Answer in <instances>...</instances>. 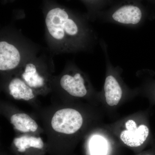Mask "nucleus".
Returning a JSON list of instances; mask_svg holds the SVG:
<instances>
[{
    "mask_svg": "<svg viewBox=\"0 0 155 155\" xmlns=\"http://www.w3.org/2000/svg\"><path fill=\"white\" fill-rule=\"evenodd\" d=\"M45 24L51 36L58 41L76 37L80 33L78 24L64 10L55 8L50 10L47 15Z\"/></svg>",
    "mask_w": 155,
    "mask_h": 155,
    "instance_id": "obj_1",
    "label": "nucleus"
},
{
    "mask_svg": "<svg viewBox=\"0 0 155 155\" xmlns=\"http://www.w3.org/2000/svg\"><path fill=\"white\" fill-rule=\"evenodd\" d=\"M140 0H124L112 8L108 14L113 21L125 25H137L145 15Z\"/></svg>",
    "mask_w": 155,
    "mask_h": 155,
    "instance_id": "obj_2",
    "label": "nucleus"
},
{
    "mask_svg": "<svg viewBox=\"0 0 155 155\" xmlns=\"http://www.w3.org/2000/svg\"><path fill=\"white\" fill-rule=\"evenodd\" d=\"M83 123L82 116L72 109H64L57 111L53 116L51 126L59 133L72 134L77 132Z\"/></svg>",
    "mask_w": 155,
    "mask_h": 155,
    "instance_id": "obj_3",
    "label": "nucleus"
},
{
    "mask_svg": "<svg viewBox=\"0 0 155 155\" xmlns=\"http://www.w3.org/2000/svg\"><path fill=\"white\" fill-rule=\"evenodd\" d=\"M126 130H123L120 135L122 141L130 147L140 146L146 140L149 134L148 127L142 125L137 127L132 120H128L125 123Z\"/></svg>",
    "mask_w": 155,
    "mask_h": 155,
    "instance_id": "obj_4",
    "label": "nucleus"
},
{
    "mask_svg": "<svg viewBox=\"0 0 155 155\" xmlns=\"http://www.w3.org/2000/svg\"><path fill=\"white\" fill-rule=\"evenodd\" d=\"M21 61L19 50L7 41L0 42V70L5 71L15 69Z\"/></svg>",
    "mask_w": 155,
    "mask_h": 155,
    "instance_id": "obj_5",
    "label": "nucleus"
},
{
    "mask_svg": "<svg viewBox=\"0 0 155 155\" xmlns=\"http://www.w3.org/2000/svg\"><path fill=\"white\" fill-rule=\"evenodd\" d=\"M83 77L79 73L74 75H65L62 76L60 81L62 88L73 96L84 97L87 91Z\"/></svg>",
    "mask_w": 155,
    "mask_h": 155,
    "instance_id": "obj_6",
    "label": "nucleus"
},
{
    "mask_svg": "<svg viewBox=\"0 0 155 155\" xmlns=\"http://www.w3.org/2000/svg\"><path fill=\"white\" fill-rule=\"evenodd\" d=\"M105 95L107 104L110 106L117 105L122 96V89L116 78L109 75L105 81Z\"/></svg>",
    "mask_w": 155,
    "mask_h": 155,
    "instance_id": "obj_7",
    "label": "nucleus"
},
{
    "mask_svg": "<svg viewBox=\"0 0 155 155\" xmlns=\"http://www.w3.org/2000/svg\"><path fill=\"white\" fill-rule=\"evenodd\" d=\"M10 94L16 100L28 101L34 98L31 87L19 78L12 79L9 84Z\"/></svg>",
    "mask_w": 155,
    "mask_h": 155,
    "instance_id": "obj_8",
    "label": "nucleus"
},
{
    "mask_svg": "<svg viewBox=\"0 0 155 155\" xmlns=\"http://www.w3.org/2000/svg\"><path fill=\"white\" fill-rule=\"evenodd\" d=\"M11 120L15 128L21 132H35L38 128L35 121L25 114H14L11 116Z\"/></svg>",
    "mask_w": 155,
    "mask_h": 155,
    "instance_id": "obj_9",
    "label": "nucleus"
},
{
    "mask_svg": "<svg viewBox=\"0 0 155 155\" xmlns=\"http://www.w3.org/2000/svg\"><path fill=\"white\" fill-rule=\"evenodd\" d=\"M22 77L31 87L39 88L44 85V78L38 74L35 65L31 63L26 64Z\"/></svg>",
    "mask_w": 155,
    "mask_h": 155,
    "instance_id": "obj_10",
    "label": "nucleus"
},
{
    "mask_svg": "<svg viewBox=\"0 0 155 155\" xmlns=\"http://www.w3.org/2000/svg\"><path fill=\"white\" fill-rule=\"evenodd\" d=\"M15 145L18 149L20 152H23L26 149L31 147L38 149H41L43 147L44 143L40 137H28L24 136L14 140Z\"/></svg>",
    "mask_w": 155,
    "mask_h": 155,
    "instance_id": "obj_11",
    "label": "nucleus"
},
{
    "mask_svg": "<svg viewBox=\"0 0 155 155\" xmlns=\"http://www.w3.org/2000/svg\"><path fill=\"white\" fill-rule=\"evenodd\" d=\"M89 148L92 155H106L107 144L104 138L100 136H94L91 140Z\"/></svg>",
    "mask_w": 155,
    "mask_h": 155,
    "instance_id": "obj_12",
    "label": "nucleus"
},
{
    "mask_svg": "<svg viewBox=\"0 0 155 155\" xmlns=\"http://www.w3.org/2000/svg\"><path fill=\"white\" fill-rule=\"evenodd\" d=\"M101 2L102 1L103 3H105L106 4L107 3L109 2V1H110V0H101Z\"/></svg>",
    "mask_w": 155,
    "mask_h": 155,
    "instance_id": "obj_13",
    "label": "nucleus"
},
{
    "mask_svg": "<svg viewBox=\"0 0 155 155\" xmlns=\"http://www.w3.org/2000/svg\"><path fill=\"white\" fill-rule=\"evenodd\" d=\"M140 1H142V0H140ZM149 1H155V0H149Z\"/></svg>",
    "mask_w": 155,
    "mask_h": 155,
    "instance_id": "obj_14",
    "label": "nucleus"
},
{
    "mask_svg": "<svg viewBox=\"0 0 155 155\" xmlns=\"http://www.w3.org/2000/svg\"></svg>",
    "mask_w": 155,
    "mask_h": 155,
    "instance_id": "obj_15",
    "label": "nucleus"
}]
</instances>
